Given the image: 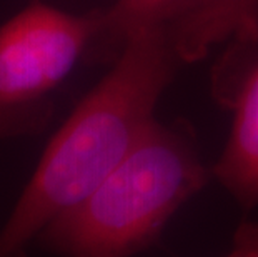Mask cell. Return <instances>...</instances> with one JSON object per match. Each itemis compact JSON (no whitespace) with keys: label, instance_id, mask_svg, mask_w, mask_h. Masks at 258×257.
I'll list each match as a JSON object with an SVG mask.
<instances>
[{"label":"cell","instance_id":"6da1fadb","mask_svg":"<svg viewBox=\"0 0 258 257\" xmlns=\"http://www.w3.org/2000/svg\"><path fill=\"white\" fill-rule=\"evenodd\" d=\"M180 62L168 27L128 37L112 69L48 140L0 227V257H25L53 219L93 192L155 122Z\"/></svg>","mask_w":258,"mask_h":257},{"label":"cell","instance_id":"7a4b0ae2","mask_svg":"<svg viewBox=\"0 0 258 257\" xmlns=\"http://www.w3.org/2000/svg\"><path fill=\"white\" fill-rule=\"evenodd\" d=\"M212 176L194 129L155 120L98 187L60 214L37 240L58 257H134Z\"/></svg>","mask_w":258,"mask_h":257},{"label":"cell","instance_id":"3957f363","mask_svg":"<svg viewBox=\"0 0 258 257\" xmlns=\"http://www.w3.org/2000/svg\"><path fill=\"white\" fill-rule=\"evenodd\" d=\"M105 25V14L77 15L40 2L0 25V137L35 134L47 124L52 95Z\"/></svg>","mask_w":258,"mask_h":257},{"label":"cell","instance_id":"277c9868","mask_svg":"<svg viewBox=\"0 0 258 257\" xmlns=\"http://www.w3.org/2000/svg\"><path fill=\"white\" fill-rule=\"evenodd\" d=\"M212 94L232 127L212 176L250 211L258 205V39H233L213 70Z\"/></svg>","mask_w":258,"mask_h":257},{"label":"cell","instance_id":"5b68a950","mask_svg":"<svg viewBox=\"0 0 258 257\" xmlns=\"http://www.w3.org/2000/svg\"><path fill=\"white\" fill-rule=\"evenodd\" d=\"M168 32L180 62H195L218 42L256 39L258 0H203Z\"/></svg>","mask_w":258,"mask_h":257},{"label":"cell","instance_id":"8992f818","mask_svg":"<svg viewBox=\"0 0 258 257\" xmlns=\"http://www.w3.org/2000/svg\"><path fill=\"white\" fill-rule=\"evenodd\" d=\"M203 0H115L105 14V34L123 42L148 29L170 27L173 22L195 10Z\"/></svg>","mask_w":258,"mask_h":257},{"label":"cell","instance_id":"52a82bcc","mask_svg":"<svg viewBox=\"0 0 258 257\" xmlns=\"http://www.w3.org/2000/svg\"><path fill=\"white\" fill-rule=\"evenodd\" d=\"M225 257H258V222H243L233 236L232 249Z\"/></svg>","mask_w":258,"mask_h":257}]
</instances>
